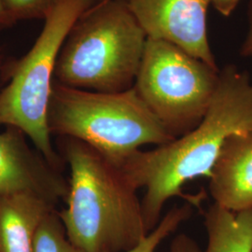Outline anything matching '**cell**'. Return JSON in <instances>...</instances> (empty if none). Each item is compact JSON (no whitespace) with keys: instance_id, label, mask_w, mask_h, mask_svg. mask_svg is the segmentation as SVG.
I'll use <instances>...</instances> for the list:
<instances>
[{"instance_id":"1","label":"cell","mask_w":252,"mask_h":252,"mask_svg":"<svg viewBox=\"0 0 252 252\" xmlns=\"http://www.w3.org/2000/svg\"><path fill=\"white\" fill-rule=\"evenodd\" d=\"M252 131V83L234 65L220 71L213 98L204 118L184 135L151 151H138L122 166L137 189L145 222L152 232L161 220L166 202L174 197L198 205V196L185 195L184 185L210 176L223 145L231 135Z\"/></svg>"},{"instance_id":"2","label":"cell","mask_w":252,"mask_h":252,"mask_svg":"<svg viewBox=\"0 0 252 252\" xmlns=\"http://www.w3.org/2000/svg\"><path fill=\"white\" fill-rule=\"evenodd\" d=\"M67 207L60 215L69 241L82 252H126L151 232L138 189L122 167L77 139L66 146Z\"/></svg>"},{"instance_id":"3","label":"cell","mask_w":252,"mask_h":252,"mask_svg":"<svg viewBox=\"0 0 252 252\" xmlns=\"http://www.w3.org/2000/svg\"><path fill=\"white\" fill-rule=\"evenodd\" d=\"M148 36L124 0H102L73 26L59 54L58 83L119 93L134 87Z\"/></svg>"},{"instance_id":"4","label":"cell","mask_w":252,"mask_h":252,"mask_svg":"<svg viewBox=\"0 0 252 252\" xmlns=\"http://www.w3.org/2000/svg\"><path fill=\"white\" fill-rule=\"evenodd\" d=\"M49 123L57 133L88 145L119 167L141 147L176 138L134 87L98 93L54 83Z\"/></svg>"},{"instance_id":"5","label":"cell","mask_w":252,"mask_h":252,"mask_svg":"<svg viewBox=\"0 0 252 252\" xmlns=\"http://www.w3.org/2000/svg\"><path fill=\"white\" fill-rule=\"evenodd\" d=\"M94 2L60 0L47 14L34 45L13 67L9 84L0 92V126L23 131L50 160L54 152L49 109L56 63L73 26Z\"/></svg>"},{"instance_id":"6","label":"cell","mask_w":252,"mask_h":252,"mask_svg":"<svg viewBox=\"0 0 252 252\" xmlns=\"http://www.w3.org/2000/svg\"><path fill=\"white\" fill-rule=\"evenodd\" d=\"M220 71L173 43L147 38L134 88L166 130L179 137L201 122Z\"/></svg>"},{"instance_id":"7","label":"cell","mask_w":252,"mask_h":252,"mask_svg":"<svg viewBox=\"0 0 252 252\" xmlns=\"http://www.w3.org/2000/svg\"><path fill=\"white\" fill-rule=\"evenodd\" d=\"M147 36L165 40L218 69L207 39L210 0H124Z\"/></svg>"},{"instance_id":"8","label":"cell","mask_w":252,"mask_h":252,"mask_svg":"<svg viewBox=\"0 0 252 252\" xmlns=\"http://www.w3.org/2000/svg\"><path fill=\"white\" fill-rule=\"evenodd\" d=\"M214 204L233 212L252 207V131L227 138L208 177Z\"/></svg>"},{"instance_id":"9","label":"cell","mask_w":252,"mask_h":252,"mask_svg":"<svg viewBox=\"0 0 252 252\" xmlns=\"http://www.w3.org/2000/svg\"><path fill=\"white\" fill-rule=\"evenodd\" d=\"M48 213L38 193L0 195V252H34L36 230Z\"/></svg>"},{"instance_id":"10","label":"cell","mask_w":252,"mask_h":252,"mask_svg":"<svg viewBox=\"0 0 252 252\" xmlns=\"http://www.w3.org/2000/svg\"><path fill=\"white\" fill-rule=\"evenodd\" d=\"M204 252H252V207L233 212L216 204L205 213Z\"/></svg>"},{"instance_id":"11","label":"cell","mask_w":252,"mask_h":252,"mask_svg":"<svg viewBox=\"0 0 252 252\" xmlns=\"http://www.w3.org/2000/svg\"><path fill=\"white\" fill-rule=\"evenodd\" d=\"M36 175L17 138L0 134V195L38 193Z\"/></svg>"},{"instance_id":"12","label":"cell","mask_w":252,"mask_h":252,"mask_svg":"<svg viewBox=\"0 0 252 252\" xmlns=\"http://www.w3.org/2000/svg\"><path fill=\"white\" fill-rule=\"evenodd\" d=\"M192 212V207L189 203L180 207L171 208L165 216L161 219L158 225L156 226L150 234H147L140 243L135 248L126 252H155L159 245L173 234L181 223L189 219Z\"/></svg>"},{"instance_id":"13","label":"cell","mask_w":252,"mask_h":252,"mask_svg":"<svg viewBox=\"0 0 252 252\" xmlns=\"http://www.w3.org/2000/svg\"><path fill=\"white\" fill-rule=\"evenodd\" d=\"M34 252H82L67 238L62 221L48 213L36 230Z\"/></svg>"},{"instance_id":"14","label":"cell","mask_w":252,"mask_h":252,"mask_svg":"<svg viewBox=\"0 0 252 252\" xmlns=\"http://www.w3.org/2000/svg\"><path fill=\"white\" fill-rule=\"evenodd\" d=\"M60 0H1V3L14 22L28 19H45Z\"/></svg>"},{"instance_id":"15","label":"cell","mask_w":252,"mask_h":252,"mask_svg":"<svg viewBox=\"0 0 252 252\" xmlns=\"http://www.w3.org/2000/svg\"><path fill=\"white\" fill-rule=\"evenodd\" d=\"M170 252H201L198 244L185 234H178L172 241Z\"/></svg>"},{"instance_id":"16","label":"cell","mask_w":252,"mask_h":252,"mask_svg":"<svg viewBox=\"0 0 252 252\" xmlns=\"http://www.w3.org/2000/svg\"><path fill=\"white\" fill-rule=\"evenodd\" d=\"M239 0H210L214 8L222 15L229 16L236 8Z\"/></svg>"},{"instance_id":"17","label":"cell","mask_w":252,"mask_h":252,"mask_svg":"<svg viewBox=\"0 0 252 252\" xmlns=\"http://www.w3.org/2000/svg\"><path fill=\"white\" fill-rule=\"evenodd\" d=\"M241 54L245 56H252V5L251 8V26L247 38L241 49Z\"/></svg>"},{"instance_id":"18","label":"cell","mask_w":252,"mask_h":252,"mask_svg":"<svg viewBox=\"0 0 252 252\" xmlns=\"http://www.w3.org/2000/svg\"><path fill=\"white\" fill-rule=\"evenodd\" d=\"M13 23L15 22L9 17V14L6 12L0 0V30L10 27Z\"/></svg>"}]
</instances>
